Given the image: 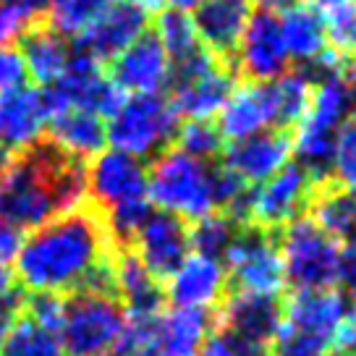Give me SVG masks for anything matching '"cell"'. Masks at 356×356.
I'll list each match as a JSON object with an SVG mask.
<instances>
[{
    "label": "cell",
    "instance_id": "d4e9b609",
    "mask_svg": "<svg viewBox=\"0 0 356 356\" xmlns=\"http://www.w3.org/2000/svg\"><path fill=\"white\" fill-rule=\"evenodd\" d=\"M44 131H47V145H53L79 163H87L95 155H100L108 145L105 118L81 108H68L50 115Z\"/></svg>",
    "mask_w": 356,
    "mask_h": 356
},
{
    "label": "cell",
    "instance_id": "c3c4849f",
    "mask_svg": "<svg viewBox=\"0 0 356 356\" xmlns=\"http://www.w3.org/2000/svg\"><path fill=\"white\" fill-rule=\"evenodd\" d=\"M170 3V8H178V11H194V8H200L204 0H165Z\"/></svg>",
    "mask_w": 356,
    "mask_h": 356
},
{
    "label": "cell",
    "instance_id": "30bf717a",
    "mask_svg": "<svg viewBox=\"0 0 356 356\" xmlns=\"http://www.w3.org/2000/svg\"><path fill=\"white\" fill-rule=\"evenodd\" d=\"M234 87V66L207 50H200L197 56L173 63L168 100L184 121H215Z\"/></svg>",
    "mask_w": 356,
    "mask_h": 356
},
{
    "label": "cell",
    "instance_id": "ffe728a7",
    "mask_svg": "<svg viewBox=\"0 0 356 356\" xmlns=\"http://www.w3.org/2000/svg\"><path fill=\"white\" fill-rule=\"evenodd\" d=\"M228 273L222 259L189 252V257L176 267V273L165 280V296L173 307L181 309L212 312L228 296Z\"/></svg>",
    "mask_w": 356,
    "mask_h": 356
},
{
    "label": "cell",
    "instance_id": "4fadbf2b",
    "mask_svg": "<svg viewBox=\"0 0 356 356\" xmlns=\"http://www.w3.org/2000/svg\"><path fill=\"white\" fill-rule=\"evenodd\" d=\"M149 16L131 0H113L102 13L76 34V42L71 44L76 53L97 60L100 66L111 63L113 58L123 53L142 34H147Z\"/></svg>",
    "mask_w": 356,
    "mask_h": 356
},
{
    "label": "cell",
    "instance_id": "74e56055",
    "mask_svg": "<svg viewBox=\"0 0 356 356\" xmlns=\"http://www.w3.org/2000/svg\"><path fill=\"white\" fill-rule=\"evenodd\" d=\"M26 76L29 71H26L22 50L13 44H0V92L22 87Z\"/></svg>",
    "mask_w": 356,
    "mask_h": 356
},
{
    "label": "cell",
    "instance_id": "bcb514c9",
    "mask_svg": "<svg viewBox=\"0 0 356 356\" xmlns=\"http://www.w3.org/2000/svg\"><path fill=\"white\" fill-rule=\"evenodd\" d=\"M131 3H136V6H139V8H142L147 16H152V13H160L168 6L165 0H131Z\"/></svg>",
    "mask_w": 356,
    "mask_h": 356
},
{
    "label": "cell",
    "instance_id": "7a4b0ae2",
    "mask_svg": "<svg viewBox=\"0 0 356 356\" xmlns=\"http://www.w3.org/2000/svg\"><path fill=\"white\" fill-rule=\"evenodd\" d=\"M87 202V163L53 145H37L13 157L0 176V222L34 231Z\"/></svg>",
    "mask_w": 356,
    "mask_h": 356
},
{
    "label": "cell",
    "instance_id": "1f68e13d",
    "mask_svg": "<svg viewBox=\"0 0 356 356\" xmlns=\"http://www.w3.org/2000/svg\"><path fill=\"white\" fill-rule=\"evenodd\" d=\"M323 19L330 47L356 60V0H307Z\"/></svg>",
    "mask_w": 356,
    "mask_h": 356
},
{
    "label": "cell",
    "instance_id": "6da1fadb",
    "mask_svg": "<svg viewBox=\"0 0 356 356\" xmlns=\"http://www.w3.org/2000/svg\"><path fill=\"white\" fill-rule=\"evenodd\" d=\"M115 252L118 246L102 212L87 200L76 210L63 212L24 236L22 249L13 259V280H19L26 293H113Z\"/></svg>",
    "mask_w": 356,
    "mask_h": 356
},
{
    "label": "cell",
    "instance_id": "9c48e42d",
    "mask_svg": "<svg viewBox=\"0 0 356 356\" xmlns=\"http://www.w3.org/2000/svg\"><path fill=\"white\" fill-rule=\"evenodd\" d=\"M178 113L165 95H126L105 121L108 145L139 160H152L173 147Z\"/></svg>",
    "mask_w": 356,
    "mask_h": 356
},
{
    "label": "cell",
    "instance_id": "d6a6232c",
    "mask_svg": "<svg viewBox=\"0 0 356 356\" xmlns=\"http://www.w3.org/2000/svg\"><path fill=\"white\" fill-rule=\"evenodd\" d=\"M244 222H238L234 215L228 212H210L200 220L189 225V238H191V252L204 257H215L222 259L228 246L234 244Z\"/></svg>",
    "mask_w": 356,
    "mask_h": 356
},
{
    "label": "cell",
    "instance_id": "816d5d0a",
    "mask_svg": "<svg viewBox=\"0 0 356 356\" xmlns=\"http://www.w3.org/2000/svg\"><path fill=\"white\" fill-rule=\"evenodd\" d=\"M333 356H343V354H333Z\"/></svg>",
    "mask_w": 356,
    "mask_h": 356
},
{
    "label": "cell",
    "instance_id": "8fae6325",
    "mask_svg": "<svg viewBox=\"0 0 356 356\" xmlns=\"http://www.w3.org/2000/svg\"><path fill=\"white\" fill-rule=\"evenodd\" d=\"M228 273V283L234 291L259 293V296H280L286 289V273L280 259L278 238L270 231L241 225L234 244L222 257Z\"/></svg>",
    "mask_w": 356,
    "mask_h": 356
},
{
    "label": "cell",
    "instance_id": "4dcf8cb0",
    "mask_svg": "<svg viewBox=\"0 0 356 356\" xmlns=\"http://www.w3.org/2000/svg\"><path fill=\"white\" fill-rule=\"evenodd\" d=\"M0 356H66V351L53 330H44L42 325L19 312L0 346Z\"/></svg>",
    "mask_w": 356,
    "mask_h": 356
},
{
    "label": "cell",
    "instance_id": "277c9868",
    "mask_svg": "<svg viewBox=\"0 0 356 356\" xmlns=\"http://www.w3.org/2000/svg\"><path fill=\"white\" fill-rule=\"evenodd\" d=\"M351 113H354V100L346 84L343 68L338 66L317 74L307 113L301 115L296 131L291 136L296 165L304 168L317 184H325L330 178L335 139Z\"/></svg>",
    "mask_w": 356,
    "mask_h": 356
},
{
    "label": "cell",
    "instance_id": "e0dca14e",
    "mask_svg": "<svg viewBox=\"0 0 356 356\" xmlns=\"http://www.w3.org/2000/svg\"><path fill=\"white\" fill-rule=\"evenodd\" d=\"M351 314L354 312H351L346 293L335 286L293 291L289 301L283 304V325L323 341V343L330 346V351L335 346V335L341 333V327Z\"/></svg>",
    "mask_w": 356,
    "mask_h": 356
},
{
    "label": "cell",
    "instance_id": "8992f818",
    "mask_svg": "<svg viewBox=\"0 0 356 356\" xmlns=\"http://www.w3.org/2000/svg\"><path fill=\"white\" fill-rule=\"evenodd\" d=\"M215 330L212 312L170 309L129 314L126 335L118 354L123 356H200Z\"/></svg>",
    "mask_w": 356,
    "mask_h": 356
},
{
    "label": "cell",
    "instance_id": "7bdbcfd3",
    "mask_svg": "<svg viewBox=\"0 0 356 356\" xmlns=\"http://www.w3.org/2000/svg\"><path fill=\"white\" fill-rule=\"evenodd\" d=\"M6 3H13V6H19L22 11L29 13V16L40 19V16L47 13V8H50V3H53V0H6Z\"/></svg>",
    "mask_w": 356,
    "mask_h": 356
},
{
    "label": "cell",
    "instance_id": "3957f363",
    "mask_svg": "<svg viewBox=\"0 0 356 356\" xmlns=\"http://www.w3.org/2000/svg\"><path fill=\"white\" fill-rule=\"evenodd\" d=\"M87 200L102 212L115 246L126 249L152 212L145 160L113 147L102 149L87 165Z\"/></svg>",
    "mask_w": 356,
    "mask_h": 356
},
{
    "label": "cell",
    "instance_id": "f1b7e54d",
    "mask_svg": "<svg viewBox=\"0 0 356 356\" xmlns=\"http://www.w3.org/2000/svg\"><path fill=\"white\" fill-rule=\"evenodd\" d=\"M155 37L168 53L170 63L186 60L204 50L200 42V34L194 26L189 11H178V8H163L155 19Z\"/></svg>",
    "mask_w": 356,
    "mask_h": 356
},
{
    "label": "cell",
    "instance_id": "f907efd6",
    "mask_svg": "<svg viewBox=\"0 0 356 356\" xmlns=\"http://www.w3.org/2000/svg\"><path fill=\"white\" fill-rule=\"evenodd\" d=\"M105 356H123V354H105Z\"/></svg>",
    "mask_w": 356,
    "mask_h": 356
},
{
    "label": "cell",
    "instance_id": "ee69618b",
    "mask_svg": "<svg viewBox=\"0 0 356 356\" xmlns=\"http://www.w3.org/2000/svg\"><path fill=\"white\" fill-rule=\"evenodd\" d=\"M13 283H16V280H13V273L8 270V265L0 262V301L11 299L13 293H16V291H13Z\"/></svg>",
    "mask_w": 356,
    "mask_h": 356
},
{
    "label": "cell",
    "instance_id": "ac0fdd59",
    "mask_svg": "<svg viewBox=\"0 0 356 356\" xmlns=\"http://www.w3.org/2000/svg\"><path fill=\"white\" fill-rule=\"evenodd\" d=\"M278 19L286 47H289L291 63L301 66V71H309L312 76L341 66L338 63L341 56L330 47L323 19L317 16V11L312 8L307 0L283 8L278 13Z\"/></svg>",
    "mask_w": 356,
    "mask_h": 356
},
{
    "label": "cell",
    "instance_id": "d6986e66",
    "mask_svg": "<svg viewBox=\"0 0 356 356\" xmlns=\"http://www.w3.org/2000/svg\"><path fill=\"white\" fill-rule=\"evenodd\" d=\"M111 81L123 95H163L170 87L173 63L155 34H142L111 60Z\"/></svg>",
    "mask_w": 356,
    "mask_h": 356
},
{
    "label": "cell",
    "instance_id": "5b68a950",
    "mask_svg": "<svg viewBox=\"0 0 356 356\" xmlns=\"http://www.w3.org/2000/svg\"><path fill=\"white\" fill-rule=\"evenodd\" d=\"M149 170V202L155 210L170 212L181 220L194 222L218 210L220 165L191 157L178 147L152 157Z\"/></svg>",
    "mask_w": 356,
    "mask_h": 356
},
{
    "label": "cell",
    "instance_id": "7c38bea8",
    "mask_svg": "<svg viewBox=\"0 0 356 356\" xmlns=\"http://www.w3.org/2000/svg\"><path fill=\"white\" fill-rule=\"evenodd\" d=\"M317 181L296 163L278 170L275 176L257 184L249 189L244 222L262 231H280L291 220L301 218L312 204V197L317 191Z\"/></svg>",
    "mask_w": 356,
    "mask_h": 356
},
{
    "label": "cell",
    "instance_id": "5bb4252c",
    "mask_svg": "<svg viewBox=\"0 0 356 356\" xmlns=\"http://www.w3.org/2000/svg\"><path fill=\"white\" fill-rule=\"evenodd\" d=\"M126 249H131L136 259L163 283L189 257V222L176 218V215H170V212L152 207V212L139 225V231L134 234L131 244L126 246Z\"/></svg>",
    "mask_w": 356,
    "mask_h": 356
},
{
    "label": "cell",
    "instance_id": "52a82bcc",
    "mask_svg": "<svg viewBox=\"0 0 356 356\" xmlns=\"http://www.w3.org/2000/svg\"><path fill=\"white\" fill-rule=\"evenodd\" d=\"M129 314L113 293L76 291L66 296L58 341L66 356L118 354L126 335Z\"/></svg>",
    "mask_w": 356,
    "mask_h": 356
},
{
    "label": "cell",
    "instance_id": "e575fe53",
    "mask_svg": "<svg viewBox=\"0 0 356 356\" xmlns=\"http://www.w3.org/2000/svg\"><path fill=\"white\" fill-rule=\"evenodd\" d=\"M111 3L113 0H53L47 8V24L63 37H76Z\"/></svg>",
    "mask_w": 356,
    "mask_h": 356
},
{
    "label": "cell",
    "instance_id": "f6af8a7d",
    "mask_svg": "<svg viewBox=\"0 0 356 356\" xmlns=\"http://www.w3.org/2000/svg\"><path fill=\"white\" fill-rule=\"evenodd\" d=\"M254 6L259 8H267V11H283V8H289L293 3H301V0H252Z\"/></svg>",
    "mask_w": 356,
    "mask_h": 356
},
{
    "label": "cell",
    "instance_id": "7dc6e473",
    "mask_svg": "<svg viewBox=\"0 0 356 356\" xmlns=\"http://www.w3.org/2000/svg\"><path fill=\"white\" fill-rule=\"evenodd\" d=\"M346 76V84H348V92H351V100H354V108H356V60L351 63V66L343 71Z\"/></svg>",
    "mask_w": 356,
    "mask_h": 356
},
{
    "label": "cell",
    "instance_id": "f35d334b",
    "mask_svg": "<svg viewBox=\"0 0 356 356\" xmlns=\"http://www.w3.org/2000/svg\"><path fill=\"white\" fill-rule=\"evenodd\" d=\"M200 356H267L265 351H259V348H252V346L241 343V341H236L231 338L228 333H212L207 338V343L202 348Z\"/></svg>",
    "mask_w": 356,
    "mask_h": 356
},
{
    "label": "cell",
    "instance_id": "83f0119b",
    "mask_svg": "<svg viewBox=\"0 0 356 356\" xmlns=\"http://www.w3.org/2000/svg\"><path fill=\"white\" fill-rule=\"evenodd\" d=\"M312 218L341 244L356 241V191L338 184H320L312 197Z\"/></svg>",
    "mask_w": 356,
    "mask_h": 356
},
{
    "label": "cell",
    "instance_id": "44dd1931",
    "mask_svg": "<svg viewBox=\"0 0 356 356\" xmlns=\"http://www.w3.org/2000/svg\"><path fill=\"white\" fill-rule=\"evenodd\" d=\"M47 118L42 89L22 84L0 92V152L22 155L37 147L47 129Z\"/></svg>",
    "mask_w": 356,
    "mask_h": 356
},
{
    "label": "cell",
    "instance_id": "484cf974",
    "mask_svg": "<svg viewBox=\"0 0 356 356\" xmlns=\"http://www.w3.org/2000/svg\"><path fill=\"white\" fill-rule=\"evenodd\" d=\"M113 296L123 304L126 314H149L163 307L165 289L131 249H118L113 259Z\"/></svg>",
    "mask_w": 356,
    "mask_h": 356
},
{
    "label": "cell",
    "instance_id": "8d00e7d4",
    "mask_svg": "<svg viewBox=\"0 0 356 356\" xmlns=\"http://www.w3.org/2000/svg\"><path fill=\"white\" fill-rule=\"evenodd\" d=\"M37 22H42V19H34L26 11H22L19 6L0 0V44L19 42Z\"/></svg>",
    "mask_w": 356,
    "mask_h": 356
},
{
    "label": "cell",
    "instance_id": "cb8c5ba5",
    "mask_svg": "<svg viewBox=\"0 0 356 356\" xmlns=\"http://www.w3.org/2000/svg\"><path fill=\"white\" fill-rule=\"evenodd\" d=\"M252 13H254L252 0H204L200 8H194L191 19L202 47L212 56L228 60L234 58Z\"/></svg>",
    "mask_w": 356,
    "mask_h": 356
},
{
    "label": "cell",
    "instance_id": "f546056e",
    "mask_svg": "<svg viewBox=\"0 0 356 356\" xmlns=\"http://www.w3.org/2000/svg\"><path fill=\"white\" fill-rule=\"evenodd\" d=\"M273 84V97H275V115H278V129H289L301 121V115L307 113L312 97V84L314 76L309 71H286L278 79L270 81Z\"/></svg>",
    "mask_w": 356,
    "mask_h": 356
},
{
    "label": "cell",
    "instance_id": "60d3db41",
    "mask_svg": "<svg viewBox=\"0 0 356 356\" xmlns=\"http://www.w3.org/2000/svg\"><path fill=\"white\" fill-rule=\"evenodd\" d=\"M22 244H24V231L0 222V262H3V265H8V262L16 259Z\"/></svg>",
    "mask_w": 356,
    "mask_h": 356
},
{
    "label": "cell",
    "instance_id": "603a6c76",
    "mask_svg": "<svg viewBox=\"0 0 356 356\" xmlns=\"http://www.w3.org/2000/svg\"><path fill=\"white\" fill-rule=\"evenodd\" d=\"M215 123L220 129L222 139H228V142H238V139H246V136L267 131V129H278L273 84L270 81L236 84L218 113Z\"/></svg>",
    "mask_w": 356,
    "mask_h": 356
},
{
    "label": "cell",
    "instance_id": "ba28073f",
    "mask_svg": "<svg viewBox=\"0 0 356 356\" xmlns=\"http://www.w3.org/2000/svg\"><path fill=\"white\" fill-rule=\"evenodd\" d=\"M278 249L286 286L293 291L330 289L341 278L343 244L327 234L312 215H301L280 228Z\"/></svg>",
    "mask_w": 356,
    "mask_h": 356
},
{
    "label": "cell",
    "instance_id": "b9f144b4",
    "mask_svg": "<svg viewBox=\"0 0 356 356\" xmlns=\"http://www.w3.org/2000/svg\"><path fill=\"white\" fill-rule=\"evenodd\" d=\"M19 312H22V296H19V293H13L11 299L0 301V346L6 341L8 327L13 325V320L19 317Z\"/></svg>",
    "mask_w": 356,
    "mask_h": 356
},
{
    "label": "cell",
    "instance_id": "681fc988",
    "mask_svg": "<svg viewBox=\"0 0 356 356\" xmlns=\"http://www.w3.org/2000/svg\"><path fill=\"white\" fill-rule=\"evenodd\" d=\"M6 165H8V155H6V152H0V176H3Z\"/></svg>",
    "mask_w": 356,
    "mask_h": 356
},
{
    "label": "cell",
    "instance_id": "836d02e7",
    "mask_svg": "<svg viewBox=\"0 0 356 356\" xmlns=\"http://www.w3.org/2000/svg\"><path fill=\"white\" fill-rule=\"evenodd\" d=\"M176 147L181 152L191 157H200L212 163V157L222 155L225 149V139H222L220 129L215 121H184L178 123L176 131Z\"/></svg>",
    "mask_w": 356,
    "mask_h": 356
},
{
    "label": "cell",
    "instance_id": "d590c367",
    "mask_svg": "<svg viewBox=\"0 0 356 356\" xmlns=\"http://www.w3.org/2000/svg\"><path fill=\"white\" fill-rule=\"evenodd\" d=\"M330 178H333L338 186L356 191V111L348 115V121L338 131L333 165H330Z\"/></svg>",
    "mask_w": 356,
    "mask_h": 356
},
{
    "label": "cell",
    "instance_id": "9a60e30c",
    "mask_svg": "<svg viewBox=\"0 0 356 356\" xmlns=\"http://www.w3.org/2000/svg\"><path fill=\"white\" fill-rule=\"evenodd\" d=\"M234 60L238 71L246 76V81H273L280 74L291 71L289 47L283 40L278 11L259 8L252 13V19L238 40Z\"/></svg>",
    "mask_w": 356,
    "mask_h": 356
},
{
    "label": "cell",
    "instance_id": "7402d4cb",
    "mask_svg": "<svg viewBox=\"0 0 356 356\" xmlns=\"http://www.w3.org/2000/svg\"><path fill=\"white\" fill-rule=\"evenodd\" d=\"M291 157H293V147H291L289 134L280 129H267L225 145L222 168L231 170L236 178H241L246 186H257L283 170L291 163Z\"/></svg>",
    "mask_w": 356,
    "mask_h": 356
},
{
    "label": "cell",
    "instance_id": "ab89813d",
    "mask_svg": "<svg viewBox=\"0 0 356 356\" xmlns=\"http://www.w3.org/2000/svg\"><path fill=\"white\" fill-rule=\"evenodd\" d=\"M338 283H343V293L351 312L356 314V241H348L343 246V254H341V278Z\"/></svg>",
    "mask_w": 356,
    "mask_h": 356
},
{
    "label": "cell",
    "instance_id": "4316f807",
    "mask_svg": "<svg viewBox=\"0 0 356 356\" xmlns=\"http://www.w3.org/2000/svg\"><path fill=\"white\" fill-rule=\"evenodd\" d=\"M22 42L24 63L34 81H40L42 87H50L53 81L63 76L68 60L74 56V47L63 34L56 32L47 22H37L22 37Z\"/></svg>",
    "mask_w": 356,
    "mask_h": 356
},
{
    "label": "cell",
    "instance_id": "2e32d148",
    "mask_svg": "<svg viewBox=\"0 0 356 356\" xmlns=\"http://www.w3.org/2000/svg\"><path fill=\"white\" fill-rule=\"evenodd\" d=\"M280 320L283 307L278 296H259L244 291H234L231 296H225L218 314L222 333L265 354H270V343L278 333Z\"/></svg>",
    "mask_w": 356,
    "mask_h": 356
}]
</instances>
